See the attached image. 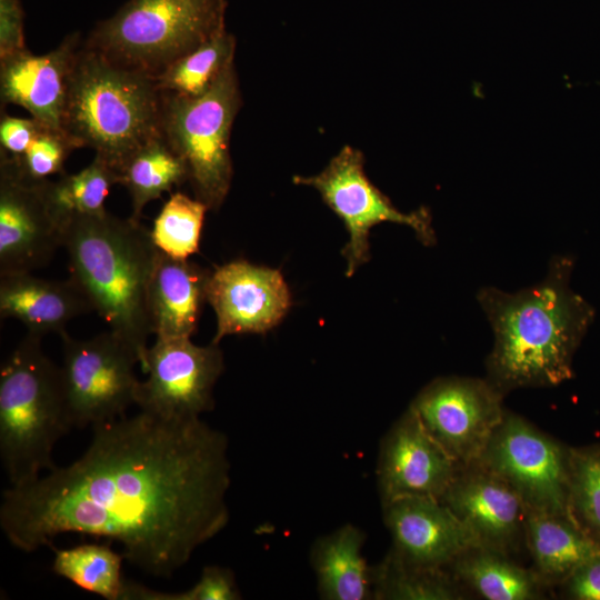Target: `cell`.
<instances>
[{"instance_id":"obj_1","label":"cell","mask_w":600,"mask_h":600,"mask_svg":"<svg viewBox=\"0 0 600 600\" xmlns=\"http://www.w3.org/2000/svg\"><path fill=\"white\" fill-rule=\"evenodd\" d=\"M229 487L224 433L140 411L92 427L72 463L6 489L0 527L23 552L62 533L106 538L138 569L170 578L228 524Z\"/></svg>"},{"instance_id":"obj_2","label":"cell","mask_w":600,"mask_h":600,"mask_svg":"<svg viewBox=\"0 0 600 600\" xmlns=\"http://www.w3.org/2000/svg\"><path fill=\"white\" fill-rule=\"evenodd\" d=\"M573 261L552 258L538 284L506 293L481 289L478 301L494 332L489 381L502 393L558 386L572 377V358L594 319V309L570 288Z\"/></svg>"},{"instance_id":"obj_3","label":"cell","mask_w":600,"mask_h":600,"mask_svg":"<svg viewBox=\"0 0 600 600\" xmlns=\"http://www.w3.org/2000/svg\"><path fill=\"white\" fill-rule=\"evenodd\" d=\"M70 278L92 308L138 356L142 367L149 336L148 288L159 250L150 230L108 211L74 216L63 230Z\"/></svg>"},{"instance_id":"obj_4","label":"cell","mask_w":600,"mask_h":600,"mask_svg":"<svg viewBox=\"0 0 600 600\" xmlns=\"http://www.w3.org/2000/svg\"><path fill=\"white\" fill-rule=\"evenodd\" d=\"M163 93L144 74L80 46L67 86L62 130L118 173L138 148L162 133Z\"/></svg>"},{"instance_id":"obj_5","label":"cell","mask_w":600,"mask_h":600,"mask_svg":"<svg viewBox=\"0 0 600 600\" xmlns=\"http://www.w3.org/2000/svg\"><path fill=\"white\" fill-rule=\"evenodd\" d=\"M71 428L61 368L28 332L0 370V458L11 487L54 469L53 448Z\"/></svg>"},{"instance_id":"obj_6","label":"cell","mask_w":600,"mask_h":600,"mask_svg":"<svg viewBox=\"0 0 600 600\" xmlns=\"http://www.w3.org/2000/svg\"><path fill=\"white\" fill-rule=\"evenodd\" d=\"M226 0H129L99 22L83 46L149 78L223 30Z\"/></svg>"},{"instance_id":"obj_7","label":"cell","mask_w":600,"mask_h":600,"mask_svg":"<svg viewBox=\"0 0 600 600\" xmlns=\"http://www.w3.org/2000/svg\"><path fill=\"white\" fill-rule=\"evenodd\" d=\"M241 104L234 62L202 96L163 93L162 134L186 162L194 198L209 210H218L230 190V137Z\"/></svg>"},{"instance_id":"obj_8","label":"cell","mask_w":600,"mask_h":600,"mask_svg":"<svg viewBox=\"0 0 600 600\" xmlns=\"http://www.w3.org/2000/svg\"><path fill=\"white\" fill-rule=\"evenodd\" d=\"M293 182L314 188L343 221L349 233V241L341 251L347 260V277L369 261V232L378 223L406 224L423 244L436 241L429 211L426 208L410 213L399 211L366 176L364 157L359 149L344 146L321 172L296 176Z\"/></svg>"},{"instance_id":"obj_9","label":"cell","mask_w":600,"mask_h":600,"mask_svg":"<svg viewBox=\"0 0 600 600\" xmlns=\"http://www.w3.org/2000/svg\"><path fill=\"white\" fill-rule=\"evenodd\" d=\"M60 337L62 387L72 427H94L124 416L136 404V352L110 330L86 340L67 331Z\"/></svg>"},{"instance_id":"obj_10","label":"cell","mask_w":600,"mask_h":600,"mask_svg":"<svg viewBox=\"0 0 600 600\" xmlns=\"http://www.w3.org/2000/svg\"><path fill=\"white\" fill-rule=\"evenodd\" d=\"M568 458L569 449L523 418L506 412L473 463L507 482L527 509L568 513Z\"/></svg>"},{"instance_id":"obj_11","label":"cell","mask_w":600,"mask_h":600,"mask_svg":"<svg viewBox=\"0 0 600 600\" xmlns=\"http://www.w3.org/2000/svg\"><path fill=\"white\" fill-rule=\"evenodd\" d=\"M136 404L140 411L168 420L200 418L213 408V387L223 370L217 343L197 346L190 338H157L141 367Z\"/></svg>"},{"instance_id":"obj_12","label":"cell","mask_w":600,"mask_h":600,"mask_svg":"<svg viewBox=\"0 0 600 600\" xmlns=\"http://www.w3.org/2000/svg\"><path fill=\"white\" fill-rule=\"evenodd\" d=\"M489 380L448 377L430 382L410 408L427 432L461 466L476 462L506 410Z\"/></svg>"},{"instance_id":"obj_13","label":"cell","mask_w":600,"mask_h":600,"mask_svg":"<svg viewBox=\"0 0 600 600\" xmlns=\"http://www.w3.org/2000/svg\"><path fill=\"white\" fill-rule=\"evenodd\" d=\"M47 180H32L0 149V276L31 272L63 247L64 224L47 196Z\"/></svg>"},{"instance_id":"obj_14","label":"cell","mask_w":600,"mask_h":600,"mask_svg":"<svg viewBox=\"0 0 600 600\" xmlns=\"http://www.w3.org/2000/svg\"><path fill=\"white\" fill-rule=\"evenodd\" d=\"M207 301L217 317L212 340L217 344L230 334L267 332L283 319L291 306L281 272L246 260L228 262L210 273Z\"/></svg>"},{"instance_id":"obj_15","label":"cell","mask_w":600,"mask_h":600,"mask_svg":"<svg viewBox=\"0 0 600 600\" xmlns=\"http://www.w3.org/2000/svg\"><path fill=\"white\" fill-rule=\"evenodd\" d=\"M461 468L409 407L381 442L377 474L382 503L401 497L440 500Z\"/></svg>"},{"instance_id":"obj_16","label":"cell","mask_w":600,"mask_h":600,"mask_svg":"<svg viewBox=\"0 0 600 600\" xmlns=\"http://www.w3.org/2000/svg\"><path fill=\"white\" fill-rule=\"evenodd\" d=\"M477 546L504 553L524 536L527 508L502 479L477 463L461 468L440 498Z\"/></svg>"},{"instance_id":"obj_17","label":"cell","mask_w":600,"mask_h":600,"mask_svg":"<svg viewBox=\"0 0 600 600\" xmlns=\"http://www.w3.org/2000/svg\"><path fill=\"white\" fill-rule=\"evenodd\" d=\"M382 506L393 541L390 552L406 564L444 569L477 546L471 533L439 499L401 497Z\"/></svg>"},{"instance_id":"obj_18","label":"cell","mask_w":600,"mask_h":600,"mask_svg":"<svg viewBox=\"0 0 600 600\" xmlns=\"http://www.w3.org/2000/svg\"><path fill=\"white\" fill-rule=\"evenodd\" d=\"M80 46L79 33H73L44 54L26 49L1 57V103L18 104L38 122L62 130L68 78Z\"/></svg>"},{"instance_id":"obj_19","label":"cell","mask_w":600,"mask_h":600,"mask_svg":"<svg viewBox=\"0 0 600 600\" xmlns=\"http://www.w3.org/2000/svg\"><path fill=\"white\" fill-rule=\"evenodd\" d=\"M210 271L159 251L148 288V313L157 338H191L196 332Z\"/></svg>"},{"instance_id":"obj_20","label":"cell","mask_w":600,"mask_h":600,"mask_svg":"<svg viewBox=\"0 0 600 600\" xmlns=\"http://www.w3.org/2000/svg\"><path fill=\"white\" fill-rule=\"evenodd\" d=\"M91 310L89 299L71 278L53 281L31 272L0 276L1 318L21 321L30 333L60 336L70 320Z\"/></svg>"},{"instance_id":"obj_21","label":"cell","mask_w":600,"mask_h":600,"mask_svg":"<svg viewBox=\"0 0 600 600\" xmlns=\"http://www.w3.org/2000/svg\"><path fill=\"white\" fill-rule=\"evenodd\" d=\"M524 540L542 583H562L579 566L597 553L600 544L568 513L527 509Z\"/></svg>"},{"instance_id":"obj_22","label":"cell","mask_w":600,"mask_h":600,"mask_svg":"<svg viewBox=\"0 0 600 600\" xmlns=\"http://www.w3.org/2000/svg\"><path fill=\"white\" fill-rule=\"evenodd\" d=\"M363 543L364 533L352 524H344L314 543L311 561L322 599L372 598V574L362 556Z\"/></svg>"},{"instance_id":"obj_23","label":"cell","mask_w":600,"mask_h":600,"mask_svg":"<svg viewBox=\"0 0 600 600\" xmlns=\"http://www.w3.org/2000/svg\"><path fill=\"white\" fill-rule=\"evenodd\" d=\"M453 577L488 600H532L540 598L541 580L508 553L473 546L449 566Z\"/></svg>"},{"instance_id":"obj_24","label":"cell","mask_w":600,"mask_h":600,"mask_svg":"<svg viewBox=\"0 0 600 600\" xmlns=\"http://www.w3.org/2000/svg\"><path fill=\"white\" fill-rule=\"evenodd\" d=\"M184 182H188L186 162L162 133L138 148L118 170V184L128 190L134 220L140 219L150 201Z\"/></svg>"},{"instance_id":"obj_25","label":"cell","mask_w":600,"mask_h":600,"mask_svg":"<svg viewBox=\"0 0 600 600\" xmlns=\"http://www.w3.org/2000/svg\"><path fill=\"white\" fill-rule=\"evenodd\" d=\"M52 571L77 587L107 600H124L128 580L122 576L123 554L110 543H83L58 549L52 544Z\"/></svg>"},{"instance_id":"obj_26","label":"cell","mask_w":600,"mask_h":600,"mask_svg":"<svg viewBox=\"0 0 600 600\" xmlns=\"http://www.w3.org/2000/svg\"><path fill=\"white\" fill-rule=\"evenodd\" d=\"M236 44V38L223 30L156 78L157 88L163 93L202 96L234 62Z\"/></svg>"},{"instance_id":"obj_27","label":"cell","mask_w":600,"mask_h":600,"mask_svg":"<svg viewBox=\"0 0 600 600\" xmlns=\"http://www.w3.org/2000/svg\"><path fill=\"white\" fill-rule=\"evenodd\" d=\"M372 598L391 600H451L462 598L458 580L444 569L406 564L391 552L371 569Z\"/></svg>"},{"instance_id":"obj_28","label":"cell","mask_w":600,"mask_h":600,"mask_svg":"<svg viewBox=\"0 0 600 600\" xmlns=\"http://www.w3.org/2000/svg\"><path fill=\"white\" fill-rule=\"evenodd\" d=\"M113 184L117 171L101 157L73 174H61L47 181V196L58 219L66 226L74 216H94L107 212L104 201Z\"/></svg>"},{"instance_id":"obj_29","label":"cell","mask_w":600,"mask_h":600,"mask_svg":"<svg viewBox=\"0 0 600 600\" xmlns=\"http://www.w3.org/2000/svg\"><path fill=\"white\" fill-rule=\"evenodd\" d=\"M208 207L181 192L172 193L153 221L151 238L159 251L188 259L198 252Z\"/></svg>"},{"instance_id":"obj_30","label":"cell","mask_w":600,"mask_h":600,"mask_svg":"<svg viewBox=\"0 0 600 600\" xmlns=\"http://www.w3.org/2000/svg\"><path fill=\"white\" fill-rule=\"evenodd\" d=\"M568 513L600 544V447L569 449Z\"/></svg>"},{"instance_id":"obj_31","label":"cell","mask_w":600,"mask_h":600,"mask_svg":"<svg viewBox=\"0 0 600 600\" xmlns=\"http://www.w3.org/2000/svg\"><path fill=\"white\" fill-rule=\"evenodd\" d=\"M73 149L77 147L63 130L39 122L27 150L21 156H10L26 177L32 180H47L49 176L64 173V162Z\"/></svg>"},{"instance_id":"obj_32","label":"cell","mask_w":600,"mask_h":600,"mask_svg":"<svg viewBox=\"0 0 600 600\" xmlns=\"http://www.w3.org/2000/svg\"><path fill=\"white\" fill-rule=\"evenodd\" d=\"M241 594L231 570L219 566L204 567L192 588L181 592H161L136 582H128L124 600H238Z\"/></svg>"},{"instance_id":"obj_33","label":"cell","mask_w":600,"mask_h":600,"mask_svg":"<svg viewBox=\"0 0 600 600\" xmlns=\"http://www.w3.org/2000/svg\"><path fill=\"white\" fill-rule=\"evenodd\" d=\"M26 49L19 0H0V58Z\"/></svg>"},{"instance_id":"obj_34","label":"cell","mask_w":600,"mask_h":600,"mask_svg":"<svg viewBox=\"0 0 600 600\" xmlns=\"http://www.w3.org/2000/svg\"><path fill=\"white\" fill-rule=\"evenodd\" d=\"M561 584L568 598L600 600V553L579 566Z\"/></svg>"},{"instance_id":"obj_35","label":"cell","mask_w":600,"mask_h":600,"mask_svg":"<svg viewBox=\"0 0 600 600\" xmlns=\"http://www.w3.org/2000/svg\"><path fill=\"white\" fill-rule=\"evenodd\" d=\"M39 122L31 119L4 114L0 121L1 150L11 156H21L34 138Z\"/></svg>"}]
</instances>
